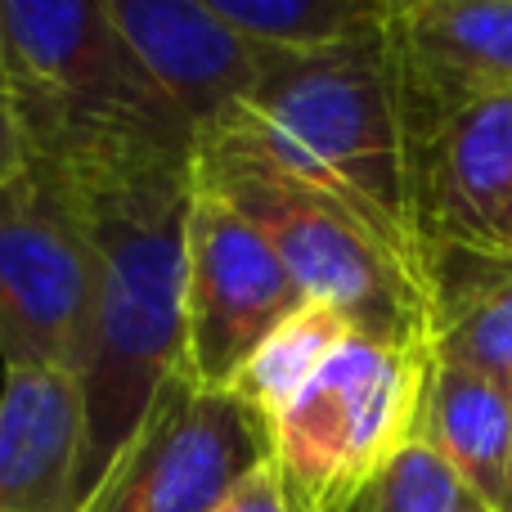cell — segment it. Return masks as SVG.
I'll return each mask as SVG.
<instances>
[{
  "label": "cell",
  "mask_w": 512,
  "mask_h": 512,
  "mask_svg": "<svg viewBox=\"0 0 512 512\" xmlns=\"http://www.w3.org/2000/svg\"><path fill=\"white\" fill-rule=\"evenodd\" d=\"M54 180L72 194L95 248V310L77 364L81 490L90 495L158 391L185 369V252L198 171L194 158H180Z\"/></svg>",
  "instance_id": "obj_1"
},
{
  "label": "cell",
  "mask_w": 512,
  "mask_h": 512,
  "mask_svg": "<svg viewBox=\"0 0 512 512\" xmlns=\"http://www.w3.org/2000/svg\"><path fill=\"white\" fill-rule=\"evenodd\" d=\"M221 135H239L274 167L337 198L432 297V248L418 221L414 135L387 27L324 50H283Z\"/></svg>",
  "instance_id": "obj_2"
},
{
  "label": "cell",
  "mask_w": 512,
  "mask_h": 512,
  "mask_svg": "<svg viewBox=\"0 0 512 512\" xmlns=\"http://www.w3.org/2000/svg\"><path fill=\"white\" fill-rule=\"evenodd\" d=\"M0 81L50 176L198 158V135L117 32L108 0H0Z\"/></svg>",
  "instance_id": "obj_3"
},
{
  "label": "cell",
  "mask_w": 512,
  "mask_h": 512,
  "mask_svg": "<svg viewBox=\"0 0 512 512\" xmlns=\"http://www.w3.org/2000/svg\"><path fill=\"white\" fill-rule=\"evenodd\" d=\"M198 185L261 230L306 301L337 310L360 333L396 346H432L436 310L427 288L391 248L324 189L274 167L239 135L198 144Z\"/></svg>",
  "instance_id": "obj_4"
},
{
  "label": "cell",
  "mask_w": 512,
  "mask_h": 512,
  "mask_svg": "<svg viewBox=\"0 0 512 512\" xmlns=\"http://www.w3.org/2000/svg\"><path fill=\"white\" fill-rule=\"evenodd\" d=\"M432 346H396L360 328L265 423L270 463L306 512H346L418 436Z\"/></svg>",
  "instance_id": "obj_5"
},
{
  "label": "cell",
  "mask_w": 512,
  "mask_h": 512,
  "mask_svg": "<svg viewBox=\"0 0 512 512\" xmlns=\"http://www.w3.org/2000/svg\"><path fill=\"white\" fill-rule=\"evenodd\" d=\"M95 310V248L72 194L27 167L0 189V364L77 378Z\"/></svg>",
  "instance_id": "obj_6"
},
{
  "label": "cell",
  "mask_w": 512,
  "mask_h": 512,
  "mask_svg": "<svg viewBox=\"0 0 512 512\" xmlns=\"http://www.w3.org/2000/svg\"><path fill=\"white\" fill-rule=\"evenodd\" d=\"M270 463V432L234 391L185 369L158 391L81 512H216Z\"/></svg>",
  "instance_id": "obj_7"
},
{
  "label": "cell",
  "mask_w": 512,
  "mask_h": 512,
  "mask_svg": "<svg viewBox=\"0 0 512 512\" xmlns=\"http://www.w3.org/2000/svg\"><path fill=\"white\" fill-rule=\"evenodd\" d=\"M306 306V292L252 221L198 185L185 252V373L230 391L243 364L279 324Z\"/></svg>",
  "instance_id": "obj_8"
},
{
  "label": "cell",
  "mask_w": 512,
  "mask_h": 512,
  "mask_svg": "<svg viewBox=\"0 0 512 512\" xmlns=\"http://www.w3.org/2000/svg\"><path fill=\"white\" fill-rule=\"evenodd\" d=\"M409 135L432 261L436 252L512 261V90L409 108Z\"/></svg>",
  "instance_id": "obj_9"
},
{
  "label": "cell",
  "mask_w": 512,
  "mask_h": 512,
  "mask_svg": "<svg viewBox=\"0 0 512 512\" xmlns=\"http://www.w3.org/2000/svg\"><path fill=\"white\" fill-rule=\"evenodd\" d=\"M108 9L153 86L194 126L198 144L234 126L283 54L239 36L198 0H108Z\"/></svg>",
  "instance_id": "obj_10"
},
{
  "label": "cell",
  "mask_w": 512,
  "mask_h": 512,
  "mask_svg": "<svg viewBox=\"0 0 512 512\" xmlns=\"http://www.w3.org/2000/svg\"><path fill=\"white\" fill-rule=\"evenodd\" d=\"M387 36L409 108L512 90V0H391Z\"/></svg>",
  "instance_id": "obj_11"
},
{
  "label": "cell",
  "mask_w": 512,
  "mask_h": 512,
  "mask_svg": "<svg viewBox=\"0 0 512 512\" xmlns=\"http://www.w3.org/2000/svg\"><path fill=\"white\" fill-rule=\"evenodd\" d=\"M86 418L72 373L5 369L0 387V512H81Z\"/></svg>",
  "instance_id": "obj_12"
},
{
  "label": "cell",
  "mask_w": 512,
  "mask_h": 512,
  "mask_svg": "<svg viewBox=\"0 0 512 512\" xmlns=\"http://www.w3.org/2000/svg\"><path fill=\"white\" fill-rule=\"evenodd\" d=\"M418 441L432 445L450 463L468 495L504 512L512 463V391L490 382L486 373L432 355Z\"/></svg>",
  "instance_id": "obj_13"
},
{
  "label": "cell",
  "mask_w": 512,
  "mask_h": 512,
  "mask_svg": "<svg viewBox=\"0 0 512 512\" xmlns=\"http://www.w3.org/2000/svg\"><path fill=\"white\" fill-rule=\"evenodd\" d=\"M432 355L512 391V261L436 252Z\"/></svg>",
  "instance_id": "obj_14"
},
{
  "label": "cell",
  "mask_w": 512,
  "mask_h": 512,
  "mask_svg": "<svg viewBox=\"0 0 512 512\" xmlns=\"http://www.w3.org/2000/svg\"><path fill=\"white\" fill-rule=\"evenodd\" d=\"M225 27L270 50H324L391 23V0H198Z\"/></svg>",
  "instance_id": "obj_15"
},
{
  "label": "cell",
  "mask_w": 512,
  "mask_h": 512,
  "mask_svg": "<svg viewBox=\"0 0 512 512\" xmlns=\"http://www.w3.org/2000/svg\"><path fill=\"white\" fill-rule=\"evenodd\" d=\"M355 324H346L337 310L319 306V301H306L288 324H279L270 337L261 342V351L243 364V373L234 378V396L252 409L261 423H270L279 414V405L319 369L328 351L351 333Z\"/></svg>",
  "instance_id": "obj_16"
},
{
  "label": "cell",
  "mask_w": 512,
  "mask_h": 512,
  "mask_svg": "<svg viewBox=\"0 0 512 512\" xmlns=\"http://www.w3.org/2000/svg\"><path fill=\"white\" fill-rule=\"evenodd\" d=\"M468 490L454 468L414 436L346 512H459Z\"/></svg>",
  "instance_id": "obj_17"
},
{
  "label": "cell",
  "mask_w": 512,
  "mask_h": 512,
  "mask_svg": "<svg viewBox=\"0 0 512 512\" xmlns=\"http://www.w3.org/2000/svg\"><path fill=\"white\" fill-rule=\"evenodd\" d=\"M216 512H306V508L288 495V486H283V477L274 472V463H265V468H256Z\"/></svg>",
  "instance_id": "obj_18"
},
{
  "label": "cell",
  "mask_w": 512,
  "mask_h": 512,
  "mask_svg": "<svg viewBox=\"0 0 512 512\" xmlns=\"http://www.w3.org/2000/svg\"><path fill=\"white\" fill-rule=\"evenodd\" d=\"M32 167V153H27V135L18 126V113L9 104V95L0 90V189L14 185L18 176H27Z\"/></svg>",
  "instance_id": "obj_19"
},
{
  "label": "cell",
  "mask_w": 512,
  "mask_h": 512,
  "mask_svg": "<svg viewBox=\"0 0 512 512\" xmlns=\"http://www.w3.org/2000/svg\"><path fill=\"white\" fill-rule=\"evenodd\" d=\"M459 512H499V508H495V504H486V499H477V495H468Z\"/></svg>",
  "instance_id": "obj_20"
},
{
  "label": "cell",
  "mask_w": 512,
  "mask_h": 512,
  "mask_svg": "<svg viewBox=\"0 0 512 512\" xmlns=\"http://www.w3.org/2000/svg\"><path fill=\"white\" fill-rule=\"evenodd\" d=\"M504 512H512V463H508V495H504Z\"/></svg>",
  "instance_id": "obj_21"
},
{
  "label": "cell",
  "mask_w": 512,
  "mask_h": 512,
  "mask_svg": "<svg viewBox=\"0 0 512 512\" xmlns=\"http://www.w3.org/2000/svg\"><path fill=\"white\" fill-rule=\"evenodd\" d=\"M0 90H5V81H0Z\"/></svg>",
  "instance_id": "obj_22"
}]
</instances>
